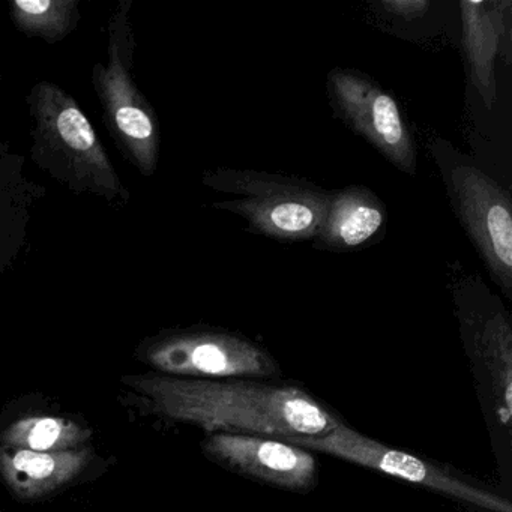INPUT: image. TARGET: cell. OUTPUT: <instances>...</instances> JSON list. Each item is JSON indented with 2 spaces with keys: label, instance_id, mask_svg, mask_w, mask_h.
Listing matches in <instances>:
<instances>
[{
  "label": "cell",
  "instance_id": "10",
  "mask_svg": "<svg viewBox=\"0 0 512 512\" xmlns=\"http://www.w3.org/2000/svg\"><path fill=\"white\" fill-rule=\"evenodd\" d=\"M203 451L238 475L284 490L308 491L317 482L313 454L277 437L214 433Z\"/></svg>",
  "mask_w": 512,
  "mask_h": 512
},
{
  "label": "cell",
  "instance_id": "12",
  "mask_svg": "<svg viewBox=\"0 0 512 512\" xmlns=\"http://www.w3.org/2000/svg\"><path fill=\"white\" fill-rule=\"evenodd\" d=\"M92 460L89 448L61 452L0 449V475L14 494L37 500L73 481Z\"/></svg>",
  "mask_w": 512,
  "mask_h": 512
},
{
  "label": "cell",
  "instance_id": "16",
  "mask_svg": "<svg viewBox=\"0 0 512 512\" xmlns=\"http://www.w3.org/2000/svg\"><path fill=\"white\" fill-rule=\"evenodd\" d=\"M382 7L400 19L415 20L424 16L430 4L425 0H385L382 2Z\"/></svg>",
  "mask_w": 512,
  "mask_h": 512
},
{
  "label": "cell",
  "instance_id": "1",
  "mask_svg": "<svg viewBox=\"0 0 512 512\" xmlns=\"http://www.w3.org/2000/svg\"><path fill=\"white\" fill-rule=\"evenodd\" d=\"M155 412L209 433L322 437L340 421L304 389L251 380H203L175 376L127 377L124 380Z\"/></svg>",
  "mask_w": 512,
  "mask_h": 512
},
{
  "label": "cell",
  "instance_id": "7",
  "mask_svg": "<svg viewBox=\"0 0 512 512\" xmlns=\"http://www.w3.org/2000/svg\"><path fill=\"white\" fill-rule=\"evenodd\" d=\"M146 358L157 370L185 379H269L280 373L265 349L235 332L215 329L170 335Z\"/></svg>",
  "mask_w": 512,
  "mask_h": 512
},
{
  "label": "cell",
  "instance_id": "9",
  "mask_svg": "<svg viewBox=\"0 0 512 512\" xmlns=\"http://www.w3.org/2000/svg\"><path fill=\"white\" fill-rule=\"evenodd\" d=\"M461 326L470 331L473 352L490 373L500 419L512 412V328L509 314L479 275H467L455 287Z\"/></svg>",
  "mask_w": 512,
  "mask_h": 512
},
{
  "label": "cell",
  "instance_id": "4",
  "mask_svg": "<svg viewBox=\"0 0 512 512\" xmlns=\"http://www.w3.org/2000/svg\"><path fill=\"white\" fill-rule=\"evenodd\" d=\"M130 8L131 0L116 8L109 25V59L95 65L92 82L113 139L143 176H151L160 157V127L130 73L134 53Z\"/></svg>",
  "mask_w": 512,
  "mask_h": 512
},
{
  "label": "cell",
  "instance_id": "6",
  "mask_svg": "<svg viewBox=\"0 0 512 512\" xmlns=\"http://www.w3.org/2000/svg\"><path fill=\"white\" fill-rule=\"evenodd\" d=\"M292 443L307 451H319L367 469L394 476L436 493L446 494L491 512H512L511 503L497 494L481 490L430 461L413 457L400 449L382 445L344 424L322 437H293Z\"/></svg>",
  "mask_w": 512,
  "mask_h": 512
},
{
  "label": "cell",
  "instance_id": "14",
  "mask_svg": "<svg viewBox=\"0 0 512 512\" xmlns=\"http://www.w3.org/2000/svg\"><path fill=\"white\" fill-rule=\"evenodd\" d=\"M92 431L77 422L58 416H29L11 424L0 442L5 448L35 452H61L77 449L88 442Z\"/></svg>",
  "mask_w": 512,
  "mask_h": 512
},
{
  "label": "cell",
  "instance_id": "11",
  "mask_svg": "<svg viewBox=\"0 0 512 512\" xmlns=\"http://www.w3.org/2000/svg\"><path fill=\"white\" fill-rule=\"evenodd\" d=\"M463 43L469 62L470 76L485 107L496 101L494 62L502 55L503 40L509 41L511 2H461Z\"/></svg>",
  "mask_w": 512,
  "mask_h": 512
},
{
  "label": "cell",
  "instance_id": "2",
  "mask_svg": "<svg viewBox=\"0 0 512 512\" xmlns=\"http://www.w3.org/2000/svg\"><path fill=\"white\" fill-rule=\"evenodd\" d=\"M34 160L76 193L107 200L130 197L88 116L55 83L40 82L29 95Z\"/></svg>",
  "mask_w": 512,
  "mask_h": 512
},
{
  "label": "cell",
  "instance_id": "8",
  "mask_svg": "<svg viewBox=\"0 0 512 512\" xmlns=\"http://www.w3.org/2000/svg\"><path fill=\"white\" fill-rule=\"evenodd\" d=\"M328 91L332 106L356 134L398 170L415 175V142L392 95L358 71L341 68L328 74Z\"/></svg>",
  "mask_w": 512,
  "mask_h": 512
},
{
  "label": "cell",
  "instance_id": "5",
  "mask_svg": "<svg viewBox=\"0 0 512 512\" xmlns=\"http://www.w3.org/2000/svg\"><path fill=\"white\" fill-rule=\"evenodd\" d=\"M451 205L491 280L512 298L511 193L473 164L443 167Z\"/></svg>",
  "mask_w": 512,
  "mask_h": 512
},
{
  "label": "cell",
  "instance_id": "3",
  "mask_svg": "<svg viewBox=\"0 0 512 512\" xmlns=\"http://www.w3.org/2000/svg\"><path fill=\"white\" fill-rule=\"evenodd\" d=\"M203 185L235 196L212 203L221 211L239 215L248 230L280 242L313 241L331 202V191L307 179L290 178L257 170H209Z\"/></svg>",
  "mask_w": 512,
  "mask_h": 512
},
{
  "label": "cell",
  "instance_id": "13",
  "mask_svg": "<svg viewBox=\"0 0 512 512\" xmlns=\"http://www.w3.org/2000/svg\"><path fill=\"white\" fill-rule=\"evenodd\" d=\"M386 208L382 200L361 185L331 191V202L314 247L346 253L368 244L385 226Z\"/></svg>",
  "mask_w": 512,
  "mask_h": 512
},
{
  "label": "cell",
  "instance_id": "15",
  "mask_svg": "<svg viewBox=\"0 0 512 512\" xmlns=\"http://www.w3.org/2000/svg\"><path fill=\"white\" fill-rule=\"evenodd\" d=\"M10 16L23 34L58 43L77 28L79 0H16L10 4Z\"/></svg>",
  "mask_w": 512,
  "mask_h": 512
}]
</instances>
